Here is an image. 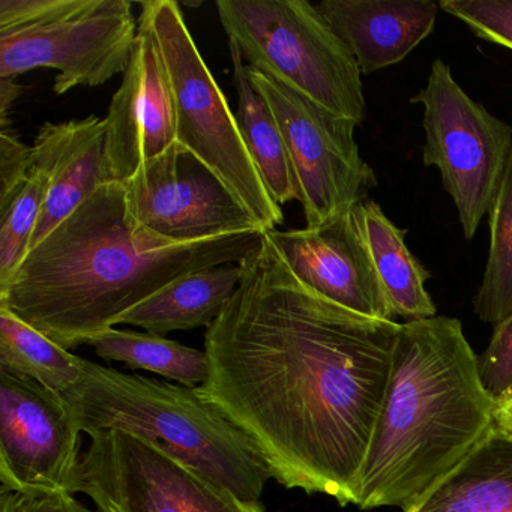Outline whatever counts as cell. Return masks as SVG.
I'll return each instance as SVG.
<instances>
[{"label":"cell","mask_w":512,"mask_h":512,"mask_svg":"<svg viewBox=\"0 0 512 512\" xmlns=\"http://www.w3.org/2000/svg\"><path fill=\"white\" fill-rule=\"evenodd\" d=\"M77 493L100 512H268L160 446L121 430L92 434Z\"/></svg>","instance_id":"ba28073f"},{"label":"cell","mask_w":512,"mask_h":512,"mask_svg":"<svg viewBox=\"0 0 512 512\" xmlns=\"http://www.w3.org/2000/svg\"><path fill=\"white\" fill-rule=\"evenodd\" d=\"M407 512H512V436L499 428Z\"/></svg>","instance_id":"d6986e66"},{"label":"cell","mask_w":512,"mask_h":512,"mask_svg":"<svg viewBox=\"0 0 512 512\" xmlns=\"http://www.w3.org/2000/svg\"><path fill=\"white\" fill-rule=\"evenodd\" d=\"M140 8V17L151 26L169 77L176 142L227 185L263 232L277 230L284 221L283 209L266 188L236 115L200 55L178 2L146 0Z\"/></svg>","instance_id":"8992f818"},{"label":"cell","mask_w":512,"mask_h":512,"mask_svg":"<svg viewBox=\"0 0 512 512\" xmlns=\"http://www.w3.org/2000/svg\"><path fill=\"white\" fill-rule=\"evenodd\" d=\"M479 376L496 403L512 394V314L494 325L487 349L478 356Z\"/></svg>","instance_id":"484cf974"},{"label":"cell","mask_w":512,"mask_h":512,"mask_svg":"<svg viewBox=\"0 0 512 512\" xmlns=\"http://www.w3.org/2000/svg\"><path fill=\"white\" fill-rule=\"evenodd\" d=\"M233 65V85L238 95L236 121L248 152L253 157L272 199L283 206L299 200L298 182L284 145L283 134L268 103L253 88L247 76V65L238 47L229 41Z\"/></svg>","instance_id":"ffe728a7"},{"label":"cell","mask_w":512,"mask_h":512,"mask_svg":"<svg viewBox=\"0 0 512 512\" xmlns=\"http://www.w3.org/2000/svg\"><path fill=\"white\" fill-rule=\"evenodd\" d=\"M265 233L172 242L131 215L124 184H104L0 284V307L76 349L178 278L244 262Z\"/></svg>","instance_id":"7a4b0ae2"},{"label":"cell","mask_w":512,"mask_h":512,"mask_svg":"<svg viewBox=\"0 0 512 512\" xmlns=\"http://www.w3.org/2000/svg\"><path fill=\"white\" fill-rule=\"evenodd\" d=\"M439 7L475 37L512 50V0H442Z\"/></svg>","instance_id":"d4e9b609"},{"label":"cell","mask_w":512,"mask_h":512,"mask_svg":"<svg viewBox=\"0 0 512 512\" xmlns=\"http://www.w3.org/2000/svg\"><path fill=\"white\" fill-rule=\"evenodd\" d=\"M139 34L106 119L107 184L130 181L137 170L176 142L169 77L151 26L139 16Z\"/></svg>","instance_id":"4fadbf2b"},{"label":"cell","mask_w":512,"mask_h":512,"mask_svg":"<svg viewBox=\"0 0 512 512\" xmlns=\"http://www.w3.org/2000/svg\"><path fill=\"white\" fill-rule=\"evenodd\" d=\"M206 329L197 391L235 422L286 488L356 505L401 323L347 310L308 289L269 236Z\"/></svg>","instance_id":"6da1fadb"},{"label":"cell","mask_w":512,"mask_h":512,"mask_svg":"<svg viewBox=\"0 0 512 512\" xmlns=\"http://www.w3.org/2000/svg\"><path fill=\"white\" fill-rule=\"evenodd\" d=\"M0 370L64 394L82 379V358L0 307Z\"/></svg>","instance_id":"7402d4cb"},{"label":"cell","mask_w":512,"mask_h":512,"mask_svg":"<svg viewBox=\"0 0 512 512\" xmlns=\"http://www.w3.org/2000/svg\"><path fill=\"white\" fill-rule=\"evenodd\" d=\"M49 185V170L34 160L28 182L7 206L0 208V284L10 280L28 254Z\"/></svg>","instance_id":"cb8c5ba5"},{"label":"cell","mask_w":512,"mask_h":512,"mask_svg":"<svg viewBox=\"0 0 512 512\" xmlns=\"http://www.w3.org/2000/svg\"><path fill=\"white\" fill-rule=\"evenodd\" d=\"M137 34L128 0H85L80 10L49 25L0 35V79L50 68L58 73L56 95L97 88L125 73Z\"/></svg>","instance_id":"30bf717a"},{"label":"cell","mask_w":512,"mask_h":512,"mask_svg":"<svg viewBox=\"0 0 512 512\" xmlns=\"http://www.w3.org/2000/svg\"><path fill=\"white\" fill-rule=\"evenodd\" d=\"M85 0H0V35L41 28L80 10Z\"/></svg>","instance_id":"4316f807"},{"label":"cell","mask_w":512,"mask_h":512,"mask_svg":"<svg viewBox=\"0 0 512 512\" xmlns=\"http://www.w3.org/2000/svg\"><path fill=\"white\" fill-rule=\"evenodd\" d=\"M80 431L62 392L0 370V484L19 493L76 494Z\"/></svg>","instance_id":"8fae6325"},{"label":"cell","mask_w":512,"mask_h":512,"mask_svg":"<svg viewBox=\"0 0 512 512\" xmlns=\"http://www.w3.org/2000/svg\"><path fill=\"white\" fill-rule=\"evenodd\" d=\"M496 427L512 436V394L497 403Z\"/></svg>","instance_id":"4dcf8cb0"},{"label":"cell","mask_w":512,"mask_h":512,"mask_svg":"<svg viewBox=\"0 0 512 512\" xmlns=\"http://www.w3.org/2000/svg\"><path fill=\"white\" fill-rule=\"evenodd\" d=\"M221 25L248 67L356 124L364 121L361 68L307 0H218Z\"/></svg>","instance_id":"5b68a950"},{"label":"cell","mask_w":512,"mask_h":512,"mask_svg":"<svg viewBox=\"0 0 512 512\" xmlns=\"http://www.w3.org/2000/svg\"><path fill=\"white\" fill-rule=\"evenodd\" d=\"M34 169L32 146L13 130H0V208L7 206L28 182Z\"/></svg>","instance_id":"83f0119b"},{"label":"cell","mask_w":512,"mask_h":512,"mask_svg":"<svg viewBox=\"0 0 512 512\" xmlns=\"http://www.w3.org/2000/svg\"><path fill=\"white\" fill-rule=\"evenodd\" d=\"M22 92L23 88L17 79H0V130H8V115Z\"/></svg>","instance_id":"f546056e"},{"label":"cell","mask_w":512,"mask_h":512,"mask_svg":"<svg viewBox=\"0 0 512 512\" xmlns=\"http://www.w3.org/2000/svg\"><path fill=\"white\" fill-rule=\"evenodd\" d=\"M496 410L460 320L401 323L356 506L410 511L487 439Z\"/></svg>","instance_id":"3957f363"},{"label":"cell","mask_w":512,"mask_h":512,"mask_svg":"<svg viewBox=\"0 0 512 512\" xmlns=\"http://www.w3.org/2000/svg\"><path fill=\"white\" fill-rule=\"evenodd\" d=\"M352 212L392 319L409 322L436 316L425 287L431 274L407 247L406 230L398 229L374 200L365 199Z\"/></svg>","instance_id":"e0dca14e"},{"label":"cell","mask_w":512,"mask_h":512,"mask_svg":"<svg viewBox=\"0 0 512 512\" xmlns=\"http://www.w3.org/2000/svg\"><path fill=\"white\" fill-rule=\"evenodd\" d=\"M247 76L283 134L307 227L350 214L368 199L377 178L359 152L355 139L359 124L328 112L248 65Z\"/></svg>","instance_id":"9c48e42d"},{"label":"cell","mask_w":512,"mask_h":512,"mask_svg":"<svg viewBox=\"0 0 512 512\" xmlns=\"http://www.w3.org/2000/svg\"><path fill=\"white\" fill-rule=\"evenodd\" d=\"M424 107L422 161L436 167L467 241L490 211L512 151V127L470 98L442 59L427 86L410 98Z\"/></svg>","instance_id":"52a82bcc"},{"label":"cell","mask_w":512,"mask_h":512,"mask_svg":"<svg viewBox=\"0 0 512 512\" xmlns=\"http://www.w3.org/2000/svg\"><path fill=\"white\" fill-rule=\"evenodd\" d=\"M86 344L104 361L122 362L133 370L152 371L188 388H199L208 380L206 352L160 335L110 328Z\"/></svg>","instance_id":"44dd1931"},{"label":"cell","mask_w":512,"mask_h":512,"mask_svg":"<svg viewBox=\"0 0 512 512\" xmlns=\"http://www.w3.org/2000/svg\"><path fill=\"white\" fill-rule=\"evenodd\" d=\"M64 392L82 433L121 430L149 440L250 502L272 476L256 443L197 388L127 374L82 358Z\"/></svg>","instance_id":"277c9868"},{"label":"cell","mask_w":512,"mask_h":512,"mask_svg":"<svg viewBox=\"0 0 512 512\" xmlns=\"http://www.w3.org/2000/svg\"><path fill=\"white\" fill-rule=\"evenodd\" d=\"M0 512H100L86 508L74 494L0 493Z\"/></svg>","instance_id":"f1b7e54d"},{"label":"cell","mask_w":512,"mask_h":512,"mask_svg":"<svg viewBox=\"0 0 512 512\" xmlns=\"http://www.w3.org/2000/svg\"><path fill=\"white\" fill-rule=\"evenodd\" d=\"M124 185L131 215L169 241L263 232L227 185L181 143L146 161Z\"/></svg>","instance_id":"7c38bea8"},{"label":"cell","mask_w":512,"mask_h":512,"mask_svg":"<svg viewBox=\"0 0 512 512\" xmlns=\"http://www.w3.org/2000/svg\"><path fill=\"white\" fill-rule=\"evenodd\" d=\"M266 235L308 289L362 316L394 320L353 212L319 227Z\"/></svg>","instance_id":"5bb4252c"},{"label":"cell","mask_w":512,"mask_h":512,"mask_svg":"<svg viewBox=\"0 0 512 512\" xmlns=\"http://www.w3.org/2000/svg\"><path fill=\"white\" fill-rule=\"evenodd\" d=\"M32 152L34 160L49 170L50 185L29 250L107 184L106 122L97 115L62 124L47 122L38 131Z\"/></svg>","instance_id":"2e32d148"},{"label":"cell","mask_w":512,"mask_h":512,"mask_svg":"<svg viewBox=\"0 0 512 512\" xmlns=\"http://www.w3.org/2000/svg\"><path fill=\"white\" fill-rule=\"evenodd\" d=\"M242 275L241 263L185 275L131 308L116 325L139 326L160 337L173 331L208 329L235 295Z\"/></svg>","instance_id":"ac0fdd59"},{"label":"cell","mask_w":512,"mask_h":512,"mask_svg":"<svg viewBox=\"0 0 512 512\" xmlns=\"http://www.w3.org/2000/svg\"><path fill=\"white\" fill-rule=\"evenodd\" d=\"M361 73L400 64L436 26L434 0H323L317 4Z\"/></svg>","instance_id":"9a60e30c"},{"label":"cell","mask_w":512,"mask_h":512,"mask_svg":"<svg viewBox=\"0 0 512 512\" xmlns=\"http://www.w3.org/2000/svg\"><path fill=\"white\" fill-rule=\"evenodd\" d=\"M488 226L490 250L473 310L482 322L496 325L512 314V151L488 211Z\"/></svg>","instance_id":"603a6c76"}]
</instances>
